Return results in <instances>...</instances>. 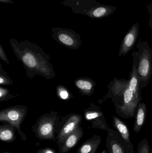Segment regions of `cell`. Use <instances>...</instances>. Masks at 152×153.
Here are the masks:
<instances>
[{"label":"cell","instance_id":"7c38bea8","mask_svg":"<svg viewBox=\"0 0 152 153\" xmlns=\"http://www.w3.org/2000/svg\"><path fill=\"white\" fill-rule=\"evenodd\" d=\"M84 134L83 128L80 125L67 137L62 147L59 149V153L68 152L76 145Z\"/></svg>","mask_w":152,"mask_h":153},{"label":"cell","instance_id":"d6986e66","mask_svg":"<svg viewBox=\"0 0 152 153\" xmlns=\"http://www.w3.org/2000/svg\"><path fill=\"white\" fill-rule=\"evenodd\" d=\"M151 149L147 139L142 140L138 144L136 153H151Z\"/></svg>","mask_w":152,"mask_h":153},{"label":"cell","instance_id":"d4e9b609","mask_svg":"<svg viewBox=\"0 0 152 153\" xmlns=\"http://www.w3.org/2000/svg\"><path fill=\"white\" fill-rule=\"evenodd\" d=\"M0 57H1V59L2 61H4L6 63L8 64H10L8 58H7V56H6L5 53H4V51L3 50L1 46V50H0Z\"/></svg>","mask_w":152,"mask_h":153},{"label":"cell","instance_id":"5bb4252c","mask_svg":"<svg viewBox=\"0 0 152 153\" xmlns=\"http://www.w3.org/2000/svg\"><path fill=\"white\" fill-rule=\"evenodd\" d=\"M146 112L147 108L146 104L144 102H140L137 107L136 114L135 120L133 128V130L137 134L140 132L145 123Z\"/></svg>","mask_w":152,"mask_h":153},{"label":"cell","instance_id":"4fadbf2b","mask_svg":"<svg viewBox=\"0 0 152 153\" xmlns=\"http://www.w3.org/2000/svg\"><path fill=\"white\" fill-rule=\"evenodd\" d=\"M101 141L100 136L95 135L82 144L76 153H96Z\"/></svg>","mask_w":152,"mask_h":153},{"label":"cell","instance_id":"9c48e42d","mask_svg":"<svg viewBox=\"0 0 152 153\" xmlns=\"http://www.w3.org/2000/svg\"><path fill=\"white\" fill-rule=\"evenodd\" d=\"M82 120V116L80 115L74 114L68 117L56 137V143L59 149L62 147L67 137L81 125Z\"/></svg>","mask_w":152,"mask_h":153},{"label":"cell","instance_id":"cb8c5ba5","mask_svg":"<svg viewBox=\"0 0 152 153\" xmlns=\"http://www.w3.org/2000/svg\"><path fill=\"white\" fill-rule=\"evenodd\" d=\"M59 95L62 100H67L69 97V94L68 91L63 88L59 90Z\"/></svg>","mask_w":152,"mask_h":153},{"label":"cell","instance_id":"ba28073f","mask_svg":"<svg viewBox=\"0 0 152 153\" xmlns=\"http://www.w3.org/2000/svg\"><path fill=\"white\" fill-rule=\"evenodd\" d=\"M51 36L59 44L70 48H78L81 45L79 34L68 28L54 27L51 28Z\"/></svg>","mask_w":152,"mask_h":153},{"label":"cell","instance_id":"8fae6325","mask_svg":"<svg viewBox=\"0 0 152 153\" xmlns=\"http://www.w3.org/2000/svg\"><path fill=\"white\" fill-rule=\"evenodd\" d=\"M139 33V24L136 22L127 32L122 40L119 51V56H126L130 50L134 48L137 41Z\"/></svg>","mask_w":152,"mask_h":153},{"label":"cell","instance_id":"7402d4cb","mask_svg":"<svg viewBox=\"0 0 152 153\" xmlns=\"http://www.w3.org/2000/svg\"><path fill=\"white\" fill-rule=\"evenodd\" d=\"M148 13L150 15V19L149 22V26L151 27L152 32V3H150L147 5Z\"/></svg>","mask_w":152,"mask_h":153},{"label":"cell","instance_id":"30bf717a","mask_svg":"<svg viewBox=\"0 0 152 153\" xmlns=\"http://www.w3.org/2000/svg\"><path fill=\"white\" fill-rule=\"evenodd\" d=\"M84 117L86 120L91 122L93 128L107 132L111 129L106 122L103 113L98 107L94 106V107L88 109L85 112Z\"/></svg>","mask_w":152,"mask_h":153},{"label":"cell","instance_id":"484cf974","mask_svg":"<svg viewBox=\"0 0 152 153\" xmlns=\"http://www.w3.org/2000/svg\"><path fill=\"white\" fill-rule=\"evenodd\" d=\"M0 2L3 3L12 4H15L12 0H0Z\"/></svg>","mask_w":152,"mask_h":153},{"label":"cell","instance_id":"277c9868","mask_svg":"<svg viewBox=\"0 0 152 153\" xmlns=\"http://www.w3.org/2000/svg\"><path fill=\"white\" fill-rule=\"evenodd\" d=\"M140 79V89L147 86L152 75V50L148 42L139 39L132 54Z\"/></svg>","mask_w":152,"mask_h":153},{"label":"cell","instance_id":"9a60e30c","mask_svg":"<svg viewBox=\"0 0 152 153\" xmlns=\"http://www.w3.org/2000/svg\"><path fill=\"white\" fill-rule=\"evenodd\" d=\"M128 81L129 87V89L133 91L135 96L141 101L142 97L140 92L141 91L140 89V79L137 71L134 62L133 63L132 71L130 73Z\"/></svg>","mask_w":152,"mask_h":153},{"label":"cell","instance_id":"ac0fdd59","mask_svg":"<svg viewBox=\"0 0 152 153\" xmlns=\"http://www.w3.org/2000/svg\"><path fill=\"white\" fill-rule=\"evenodd\" d=\"M76 86L84 94L91 95L94 91L95 83L89 79H80L76 81Z\"/></svg>","mask_w":152,"mask_h":153},{"label":"cell","instance_id":"4316f807","mask_svg":"<svg viewBox=\"0 0 152 153\" xmlns=\"http://www.w3.org/2000/svg\"><path fill=\"white\" fill-rule=\"evenodd\" d=\"M101 153H108V152H107V150H105V149H104L103 151H102Z\"/></svg>","mask_w":152,"mask_h":153},{"label":"cell","instance_id":"52a82bcc","mask_svg":"<svg viewBox=\"0 0 152 153\" xmlns=\"http://www.w3.org/2000/svg\"><path fill=\"white\" fill-rule=\"evenodd\" d=\"M26 110L21 107H14L2 111L0 114V120L8 122L14 126L23 141H26L27 137L26 134L21 131V126L26 115Z\"/></svg>","mask_w":152,"mask_h":153},{"label":"cell","instance_id":"3957f363","mask_svg":"<svg viewBox=\"0 0 152 153\" xmlns=\"http://www.w3.org/2000/svg\"><path fill=\"white\" fill-rule=\"evenodd\" d=\"M60 4L70 7L76 14L93 19L106 18L113 14L117 9L116 6L102 4L96 0H63Z\"/></svg>","mask_w":152,"mask_h":153},{"label":"cell","instance_id":"f1b7e54d","mask_svg":"<svg viewBox=\"0 0 152 153\" xmlns=\"http://www.w3.org/2000/svg\"><path fill=\"white\" fill-rule=\"evenodd\" d=\"M151 153H152V151H151Z\"/></svg>","mask_w":152,"mask_h":153},{"label":"cell","instance_id":"603a6c76","mask_svg":"<svg viewBox=\"0 0 152 153\" xmlns=\"http://www.w3.org/2000/svg\"><path fill=\"white\" fill-rule=\"evenodd\" d=\"M35 153H57L54 149L50 147L38 149Z\"/></svg>","mask_w":152,"mask_h":153},{"label":"cell","instance_id":"7a4b0ae2","mask_svg":"<svg viewBox=\"0 0 152 153\" xmlns=\"http://www.w3.org/2000/svg\"><path fill=\"white\" fill-rule=\"evenodd\" d=\"M107 99L114 102L116 113L124 119L135 118L140 100L129 87L128 80L114 78L108 85Z\"/></svg>","mask_w":152,"mask_h":153},{"label":"cell","instance_id":"e0dca14e","mask_svg":"<svg viewBox=\"0 0 152 153\" xmlns=\"http://www.w3.org/2000/svg\"><path fill=\"white\" fill-rule=\"evenodd\" d=\"M16 128L10 124L0 126V139L2 142L12 143L16 139L15 131Z\"/></svg>","mask_w":152,"mask_h":153},{"label":"cell","instance_id":"83f0119b","mask_svg":"<svg viewBox=\"0 0 152 153\" xmlns=\"http://www.w3.org/2000/svg\"><path fill=\"white\" fill-rule=\"evenodd\" d=\"M2 153H10V152H3Z\"/></svg>","mask_w":152,"mask_h":153},{"label":"cell","instance_id":"5b68a950","mask_svg":"<svg viewBox=\"0 0 152 153\" xmlns=\"http://www.w3.org/2000/svg\"><path fill=\"white\" fill-rule=\"evenodd\" d=\"M57 113L52 112L40 117L32 127V131L37 138L41 140H52L55 142V126L58 121Z\"/></svg>","mask_w":152,"mask_h":153},{"label":"cell","instance_id":"6da1fadb","mask_svg":"<svg viewBox=\"0 0 152 153\" xmlns=\"http://www.w3.org/2000/svg\"><path fill=\"white\" fill-rule=\"evenodd\" d=\"M10 45L18 60L23 64L28 77L35 75L46 79L55 76L53 65L50 63V56L36 44L27 40L19 42L15 39L10 40Z\"/></svg>","mask_w":152,"mask_h":153},{"label":"cell","instance_id":"2e32d148","mask_svg":"<svg viewBox=\"0 0 152 153\" xmlns=\"http://www.w3.org/2000/svg\"><path fill=\"white\" fill-rule=\"evenodd\" d=\"M113 126L126 143H131L130 131L127 125L116 116L112 117Z\"/></svg>","mask_w":152,"mask_h":153},{"label":"cell","instance_id":"8992f818","mask_svg":"<svg viewBox=\"0 0 152 153\" xmlns=\"http://www.w3.org/2000/svg\"><path fill=\"white\" fill-rule=\"evenodd\" d=\"M106 143L108 153H135L132 143H126L118 131L112 128L107 132Z\"/></svg>","mask_w":152,"mask_h":153},{"label":"cell","instance_id":"ffe728a7","mask_svg":"<svg viewBox=\"0 0 152 153\" xmlns=\"http://www.w3.org/2000/svg\"><path fill=\"white\" fill-rule=\"evenodd\" d=\"M1 75H0V84L1 85H9L12 84V82L9 78L6 73L3 71L1 67Z\"/></svg>","mask_w":152,"mask_h":153},{"label":"cell","instance_id":"44dd1931","mask_svg":"<svg viewBox=\"0 0 152 153\" xmlns=\"http://www.w3.org/2000/svg\"><path fill=\"white\" fill-rule=\"evenodd\" d=\"M12 97H13V96H12L11 94H9L8 90L1 87V89H0V98H1V101L8 100V98L10 99V98H11Z\"/></svg>","mask_w":152,"mask_h":153}]
</instances>
